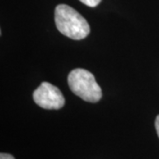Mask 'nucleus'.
I'll return each mask as SVG.
<instances>
[{
	"label": "nucleus",
	"instance_id": "obj_1",
	"mask_svg": "<svg viewBox=\"0 0 159 159\" xmlns=\"http://www.w3.org/2000/svg\"><path fill=\"white\" fill-rule=\"evenodd\" d=\"M55 23L57 30L71 39H84L90 33L89 25L85 18L67 5L62 4L56 7Z\"/></svg>",
	"mask_w": 159,
	"mask_h": 159
},
{
	"label": "nucleus",
	"instance_id": "obj_2",
	"mask_svg": "<svg viewBox=\"0 0 159 159\" xmlns=\"http://www.w3.org/2000/svg\"><path fill=\"white\" fill-rule=\"evenodd\" d=\"M67 80L71 90L86 102H97L101 99L102 89L90 72L85 69H74L69 74Z\"/></svg>",
	"mask_w": 159,
	"mask_h": 159
},
{
	"label": "nucleus",
	"instance_id": "obj_3",
	"mask_svg": "<svg viewBox=\"0 0 159 159\" xmlns=\"http://www.w3.org/2000/svg\"><path fill=\"white\" fill-rule=\"evenodd\" d=\"M34 102L46 110H58L65 104V97L56 86L49 82H42L34 91Z\"/></svg>",
	"mask_w": 159,
	"mask_h": 159
},
{
	"label": "nucleus",
	"instance_id": "obj_4",
	"mask_svg": "<svg viewBox=\"0 0 159 159\" xmlns=\"http://www.w3.org/2000/svg\"><path fill=\"white\" fill-rule=\"evenodd\" d=\"M80 1L89 7H96L100 4L102 0H80Z\"/></svg>",
	"mask_w": 159,
	"mask_h": 159
},
{
	"label": "nucleus",
	"instance_id": "obj_5",
	"mask_svg": "<svg viewBox=\"0 0 159 159\" xmlns=\"http://www.w3.org/2000/svg\"><path fill=\"white\" fill-rule=\"evenodd\" d=\"M0 159H15L13 157V156H11L10 154L1 153L0 154Z\"/></svg>",
	"mask_w": 159,
	"mask_h": 159
},
{
	"label": "nucleus",
	"instance_id": "obj_6",
	"mask_svg": "<svg viewBox=\"0 0 159 159\" xmlns=\"http://www.w3.org/2000/svg\"><path fill=\"white\" fill-rule=\"evenodd\" d=\"M155 126H156V130H157V135H158L159 137V115L157 117V119H156V121H155Z\"/></svg>",
	"mask_w": 159,
	"mask_h": 159
}]
</instances>
